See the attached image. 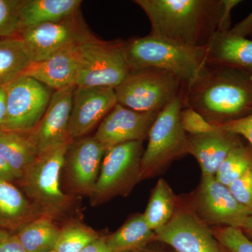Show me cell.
<instances>
[{
    "label": "cell",
    "mask_w": 252,
    "mask_h": 252,
    "mask_svg": "<svg viewBox=\"0 0 252 252\" xmlns=\"http://www.w3.org/2000/svg\"><path fill=\"white\" fill-rule=\"evenodd\" d=\"M189 205L205 224L242 229L251 214L235 200L215 176H202Z\"/></svg>",
    "instance_id": "9c48e42d"
},
{
    "label": "cell",
    "mask_w": 252,
    "mask_h": 252,
    "mask_svg": "<svg viewBox=\"0 0 252 252\" xmlns=\"http://www.w3.org/2000/svg\"><path fill=\"white\" fill-rule=\"evenodd\" d=\"M117 104L114 89L76 86L69 124V138L84 137Z\"/></svg>",
    "instance_id": "5bb4252c"
},
{
    "label": "cell",
    "mask_w": 252,
    "mask_h": 252,
    "mask_svg": "<svg viewBox=\"0 0 252 252\" xmlns=\"http://www.w3.org/2000/svg\"><path fill=\"white\" fill-rule=\"evenodd\" d=\"M189 154L198 161L202 176H215L230 151L241 143V137L216 126L198 135H188Z\"/></svg>",
    "instance_id": "ac0fdd59"
},
{
    "label": "cell",
    "mask_w": 252,
    "mask_h": 252,
    "mask_svg": "<svg viewBox=\"0 0 252 252\" xmlns=\"http://www.w3.org/2000/svg\"><path fill=\"white\" fill-rule=\"evenodd\" d=\"M222 250H223V252H228L225 248H223V247H222Z\"/></svg>",
    "instance_id": "60d3db41"
},
{
    "label": "cell",
    "mask_w": 252,
    "mask_h": 252,
    "mask_svg": "<svg viewBox=\"0 0 252 252\" xmlns=\"http://www.w3.org/2000/svg\"><path fill=\"white\" fill-rule=\"evenodd\" d=\"M126 252H175L165 244L158 241H153L142 248Z\"/></svg>",
    "instance_id": "8d00e7d4"
},
{
    "label": "cell",
    "mask_w": 252,
    "mask_h": 252,
    "mask_svg": "<svg viewBox=\"0 0 252 252\" xmlns=\"http://www.w3.org/2000/svg\"><path fill=\"white\" fill-rule=\"evenodd\" d=\"M155 238L156 233L147 224L143 213H137L106 237V243L112 252H126L145 246Z\"/></svg>",
    "instance_id": "603a6c76"
},
{
    "label": "cell",
    "mask_w": 252,
    "mask_h": 252,
    "mask_svg": "<svg viewBox=\"0 0 252 252\" xmlns=\"http://www.w3.org/2000/svg\"><path fill=\"white\" fill-rule=\"evenodd\" d=\"M79 44L68 46L45 61L31 63L22 76L32 78L54 91L77 86Z\"/></svg>",
    "instance_id": "e0dca14e"
},
{
    "label": "cell",
    "mask_w": 252,
    "mask_h": 252,
    "mask_svg": "<svg viewBox=\"0 0 252 252\" xmlns=\"http://www.w3.org/2000/svg\"><path fill=\"white\" fill-rule=\"evenodd\" d=\"M0 252H28L16 233L0 227Z\"/></svg>",
    "instance_id": "836d02e7"
},
{
    "label": "cell",
    "mask_w": 252,
    "mask_h": 252,
    "mask_svg": "<svg viewBox=\"0 0 252 252\" xmlns=\"http://www.w3.org/2000/svg\"><path fill=\"white\" fill-rule=\"evenodd\" d=\"M252 167V147L241 142L227 155L215 177L220 184L228 187Z\"/></svg>",
    "instance_id": "4316f807"
},
{
    "label": "cell",
    "mask_w": 252,
    "mask_h": 252,
    "mask_svg": "<svg viewBox=\"0 0 252 252\" xmlns=\"http://www.w3.org/2000/svg\"><path fill=\"white\" fill-rule=\"evenodd\" d=\"M59 232L53 219L41 216L23 225L16 234L28 252H49L54 250Z\"/></svg>",
    "instance_id": "d4e9b609"
},
{
    "label": "cell",
    "mask_w": 252,
    "mask_h": 252,
    "mask_svg": "<svg viewBox=\"0 0 252 252\" xmlns=\"http://www.w3.org/2000/svg\"><path fill=\"white\" fill-rule=\"evenodd\" d=\"M72 141L39 154L21 178L32 203L44 216L54 220L67 211L71 198L61 187V172Z\"/></svg>",
    "instance_id": "277c9868"
},
{
    "label": "cell",
    "mask_w": 252,
    "mask_h": 252,
    "mask_svg": "<svg viewBox=\"0 0 252 252\" xmlns=\"http://www.w3.org/2000/svg\"><path fill=\"white\" fill-rule=\"evenodd\" d=\"M107 149L94 137L72 141L66 154L64 169L71 190L78 195L94 191Z\"/></svg>",
    "instance_id": "4fadbf2b"
},
{
    "label": "cell",
    "mask_w": 252,
    "mask_h": 252,
    "mask_svg": "<svg viewBox=\"0 0 252 252\" xmlns=\"http://www.w3.org/2000/svg\"><path fill=\"white\" fill-rule=\"evenodd\" d=\"M49 252H56V251H54V250H53V251Z\"/></svg>",
    "instance_id": "b9f144b4"
},
{
    "label": "cell",
    "mask_w": 252,
    "mask_h": 252,
    "mask_svg": "<svg viewBox=\"0 0 252 252\" xmlns=\"http://www.w3.org/2000/svg\"><path fill=\"white\" fill-rule=\"evenodd\" d=\"M151 35L189 47H205L221 30L223 0H135Z\"/></svg>",
    "instance_id": "6da1fadb"
},
{
    "label": "cell",
    "mask_w": 252,
    "mask_h": 252,
    "mask_svg": "<svg viewBox=\"0 0 252 252\" xmlns=\"http://www.w3.org/2000/svg\"><path fill=\"white\" fill-rule=\"evenodd\" d=\"M143 142H126L107 149L94 191L91 205H102L117 196H127L140 182Z\"/></svg>",
    "instance_id": "52a82bcc"
},
{
    "label": "cell",
    "mask_w": 252,
    "mask_h": 252,
    "mask_svg": "<svg viewBox=\"0 0 252 252\" xmlns=\"http://www.w3.org/2000/svg\"><path fill=\"white\" fill-rule=\"evenodd\" d=\"M21 0H0V37H18V8Z\"/></svg>",
    "instance_id": "f546056e"
},
{
    "label": "cell",
    "mask_w": 252,
    "mask_h": 252,
    "mask_svg": "<svg viewBox=\"0 0 252 252\" xmlns=\"http://www.w3.org/2000/svg\"><path fill=\"white\" fill-rule=\"evenodd\" d=\"M184 87L171 73L145 68L131 71L114 91L117 104L137 112L160 113L180 95Z\"/></svg>",
    "instance_id": "8992f818"
},
{
    "label": "cell",
    "mask_w": 252,
    "mask_h": 252,
    "mask_svg": "<svg viewBox=\"0 0 252 252\" xmlns=\"http://www.w3.org/2000/svg\"><path fill=\"white\" fill-rule=\"evenodd\" d=\"M155 240L175 252H223L211 228L180 201L171 220L156 232Z\"/></svg>",
    "instance_id": "7c38bea8"
},
{
    "label": "cell",
    "mask_w": 252,
    "mask_h": 252,
    "mask_svg": "<svg viewBox=\"0 0 252 252\" xmlns=\"http://www.w3.org/2000/svg\"><path fill=\"white\" fill-rule=\"evenodd\" d=\"M81 2L80 0H21L18 8L20 32L70 17L79 12Z\"/></svg>",
    "instance_id": "ffe728a7"
},
{
    "label": "cell",
    "mask_w": 252,
    "mask_h": 252,
    "mask_svg": "<svg viewBox=\"0 0 252 252\" xmlns=\"http://www.w3.org/2000/svg\"><path fill=\"white\" fill-rule=\"evenodd\" d=\"M130 70L155 68L171 73L185 87L193 84L207 65L206 46L189 47L149 35L124 42Z\"/></svg>",
    "instance_id": "3957f363"
},
{
    "label": "cell",
    "mask_w": 252,
    "mask_h": 252,
    "mask_svg": "<svg viewBox=\"0 0 252 252\" xmlns=\"http://www.w3.org/2000/svg\"><path fill=\"white\" fill-rule=\"evenodd\" d=\"M183 107L215 126L252 114V75L233 68L207 64L193 84L184 87Z\"/></svg>",
    "instance_id": "7a4b0ae2"
},
{
    "label": "cell",
    "mask_w": 252,
    "mask_h": 252,
    "mask_svg": "<svg viewBox=\"0 0 252 252\" xmlns=\"http://www.w3.org/2000/svg\"><path fill=\"white\" fill-rule=\"evenodd\" d=\"M219 127L246 139L252 149V114L243 119L219 126Z\"/></svg>",
    "instance_id": "d6a6232c"
},
{
    "label": "cell",
    "mask_w": 252,
    "mask_h": 252,
    "mask_svg": "<svg viewBox=\"0 0 252 252\" xmlns=\"http://www.w3.org/2000/svg\"><path fill=\"white\" fill-rule=\"evenodd\" d=\"M228 187L235 200L252 216V167Z\"/></svg>",
    "instance_id": "1f68e13d"
},
{
    "label": "cell",
    "mask_w": 252,
    "mask_h": 252,
    "mask_svg": "<svg viewBox=\"0 0 252 252\" xmlns=\"http://www.w3.org/2000/svg\"><path fill=\"white\" fill-rule=\"evenodd\" d=\"M180 200L164 179H159L149 198L143 215L149 226L157 232L168 223L177 210Z\"/></svg>",
    "instance_id": "cb8c5ba5"
},
{
    "label": "cell",
    "mask_w": 252,
    "mask_h": 252,
    "mask_svg": "<svg viewBox=\"0 0 252 252\" xmlns=\"http://www.w3.org/2000/svg\"><path fill=\"white\" fill-rule=\"evenodd\" d=\"M77 86L115 89L130 74L123 41H104L93 35L79 44Z\"/></svg>",
    "instance_id": "ba28073f"
},
{
    "label": "cell",
    "mask_w": 252,
    "mask_h": 252,
    "mask_svg": "<svg viewBox=\"0 0 252 252\" xmlns=\"http://www.w3.org/2000/svg\"><path fill=\"white\" fill-rule=\"evenodd\" d=\"M6 119V86L0 87V132L4 130Z\"/></svg>",
    "instance_id": "f35d334b"
},
{
    "label": "cell",
    "mask_w": 252,
    "mask_h": 252,
    "mask_svg": "<svg viewBox=\"0 0 252 252\" xmlns=\"http://www.w3.org/2000/svg\"><path fill=\"white\" fill-rule=\"evenodd\" d=\"M159 113L140 112L117 104L101 122L94 138L106 149L148 138Z\"/></svg>",
    "instance_id": "9a60e30c"
},
{
    "label": "cell",
    "mask_w": 252,
    "mask_h": 252,
    "mask_svg": "<svg viewBox=\"0 0 252 252\" xmlns=\"http://www.w3.org/2000/svg\"><path fill=\"white\" fill-rule=\"evenodd\" d=\"M81 252H112L107 247L106 237L99 236L88 245Z\"/></svg>",
    "instance_id": "74e56055"
},
{
    "label": "cell",
    "mask_w": 252,
    "mask_h": 252,
    "mask_svg": "<svg viewBox=\"0 0 252 252\" xmlns=\"http://www.w3.org/2000/svg\"><path fill=\"white\" fill-rule=\"evenodd\" d=\"M251 36H252V35Z\"/></svg>",
    "instance_id": "7bdbcfd3"
},
{
    "label": "cell",
    "mask_w": 252,
    "mask_h": 252,
    "mask_svg": "<svg viewBox=\"0 0 252 252\" xmlns=\"http://www.w3.org/2000/svg\"><path fill=\"white\" fill-rule=\"evenodd\" d=\"M241 230L252 240V216L249 217Z\"/></svg>",
    "instance_id": "ab89813d"
},
{
    "label": "cell",
    "mask_w": 252,
    "mask_h": 252,
    "mask_svg": "<svg viewBox=\"0 0 252 252\" xmlns=\"http://www.w3.org/2000/svg\"><path fill=\"white\" fill-rule=\"evenodd\" d=\"M180 122L187 135H198L213 130L216 126L212 125L198 112L189 107H183L180 112Z\"/></svg>",
    "instance_id": "4dcf8cb0"
},
{
    "label": "cell",
    "mask_w": 252,
    "mask_h": 252,
    "mask_svg": "<svg viewBox=\"0 0 252 252\" xmlns=\"http://www.w3.org/2000/svg\"><path fill=\"white\" fill-rule=\"evenodd\" d=\"M49 88L21 76L6 86V119L4 130L31 132L40 122L52 96Z\"/></svg>",
    "instance_id": "30bf717a"
},
{
    "label": "cell",
    "mask_w": 252,
    "mask_h": 252,
    "mask_svg": "<svg viewBox=\"0 0 252 252\" xmlns=\"http://www.w3.org/2000/svg\"><path fill=\"white\" fill-rule=\"evenodd\" d=\"M91 35L79 13L57 22L21 32L18 38L32 63L41 62L61 50L79 44Z\"/></svg>",
    "instance_id": "8fae6325"
},
{
    "label": "cell",
    "mask_w": 252,
    "mask_h": 252,
    "mask_svg": "<svg viewBox=\"0 0 252 252\" xmlns=\"http://www.w3.org/2000/svg\"><path fill=\"white\" fill-rule=\"evenodd\" d=\"M44 216L11 182L0 180V227L20 229L38 217ZM9 230V229H8Z\"/></svg>",
    "instance_id": "44dd1931"
},
{
    "label": "cell",
    "mask_w": 252,
    "mask_h": 252,
    "mask_svg": "<svg viewBox=\"0 0 252 252\" xmlns=\"http://www.w3.org/2000/svg\"><path fill=\"white\" fill-rule=\"evenodd\" d=\"M182 91L159 113L151 128L141 161V181L159 175L172 162L189 154L188 135L180 122Z\"/></svg>",
    "instance_id": "5b68a950"
},
{
    "label": "cell",
    "mask_w": 252,
    "mask_h": 252,
    "mask_svg": "<svg viewBox=\"0 0 252 252\" xmlns=\"http://www.w3.org/2000/svg\"><path fill=\"white\" fill-rule=\"evenodd\" d=\"M211 230L219 243L228 252H252V240L240 228L214 227Z\"/></svg>",
    "instance_id": "f1b7e54d"
},
{
    "label": "cell",
    "mask_w": 252,
    "mask_h": 252,
    "mask_svg": "<svg viewBox=\"0 0 252 252\" xmlns=\"http://www.w3.org/2000/svg\"><path fill=\"white\" fill-rule=\"evenodd\" d=\"M75 88L70 86L54 91L40 122L31 131L39 154L72 141L69 138V124Z\"/></svg>",
    "instance_id": "2e32d148"
},
{
    "label": "cell",
    "mask_w": 252,
    "mask_h": 252,
    "mask_svg": "<svg viewBox=\"0 0 252 252\" xmlns=\"http://www.w3.org/2000/svg\"><path fill=\"white\" fill-rule=\"evenodd\" d=\"M20 179V176L10 167L6 160L0 156V180L11 182Z\"/></svg>",
    "instance_id": "d590c367"
},
{
    "label": "cell",
    "mask_w": 252,
    "mask_h": 252,
    "mask_svg": "<svg viewBox=\"0 0 252 252\" xmlns=\"http://www.w3.org/2000/svg\"><path fill=\"white\" fill-rule=\"evenodd\" d=\"M39 155L31 131L0 132V156L20 176V178Z\"/></svg>",
    "instance_id": "7402d4cb"
},
{
    "label": "cell",
    "mask_w": 252,
    "mask_h": 252,
    "mask_svg": "<svg viewBox=\"0 0 252 252\" xmlns=\"http://www.w3.org/2000/svg\"><path fill=\"white\" fill-rule=\"evenodd\" d=\"M99 237L98 233L90 227L81 223L73 222L60 229L54 251L81 252Z\"/></svg>",
    "instance_id": "83f0119b"
},
{
    "label": "cell",
    "mask_w": 252,
    "mask_h": 252,
    "mask_svg": "<svg viewBox=\"0 0 252 252\" xmlns=\"http://www.w3.org/2000/svg\"><path fill=\"white\" fill-rule=\"evenodd\" d=\"M207 64L233 68L252 75V39L217 32L206 46Z\"/></svg>",
    "instance_id": "d6986e66"
},
{
    "label": "cell",
    "mask_w": 252,
    "mask_h": 252,
    "mask_svg": "<svg viewBox=\"0 0 252 252\" xmlns=\"http://www.w3.org/2000/svg\"><path fill=\"white\" fill-rule=\"evenodd\" d=\"M31 64L19 38L0 40V87L21 77Z\"/></svg>",
    "instance_id": "484cf974"
},
{
    "label": "cell",
    "mask_w": 252,
    "mask_h": 252,
    "mask_svg": "<svg viewBox=\"0 0 252 252\" xmlns=\"http://www.w3.org/2000/svg\"><path fill=\"white\" fill-rule=\"evenodd\" d=\"M233 35L247 38L252 35V11L243 21L228 31Z\"/></svg>",
    "instance_id": "e575fe53"
}]
</instances>
